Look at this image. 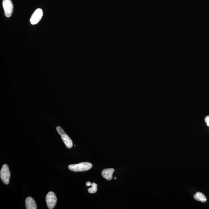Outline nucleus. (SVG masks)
Masks as SVG:
<instances>
[{"instance_id":"4","label":"nucleus","mask_w":209,"mask_h":209,"mask_svg":"<svg viewBox=\"0 0 209 209\" xmlns=\"http://www.w3.org/2000/svg\"><path fill=\"white\" fill-rule=\"evenodd\" d=\"M2 6L6 17H9L12 16L13 10V5L11 0H3Z\"/></svg>"},{"instance_id":"12","label":"nucleus","mask_w":209,"mask_h":209,"mask_svg":"<svg viewBox=\"0 0 209 209\" xmlns=\"http://www.w3.org/2000/svg\"><path fill=\"white\" fill-rule=\"evenodd\" d=\"M205 121L207 125L209 127V116H207L205 118Z\"/></svg>"},{"instance_id":"2","label":"nucleus","mask_w":209,"mask_h":209,"mask_svg":"<svg viewBox=\"0 0 209 209\" xmlns=\"http://www.w3.org/2000/svg\"><path fill=\"white\" fill-rule=\"evenodd\" d=\"M10 176L11 173L8 166L6 164H4L0 172V177L2 181L5 184H9Z\"/></svg>"},{"instance_id":"3","label":"nucleus","mask_w":209,"mask_h":209,"mask_svg":"<svg viewBox=\"0 0 209 209\" xmlns=\"http://www.w3.org/2000/svg\"><path fill=\"white\" fill-rule=\"evenodd\" d=\"M46 202L49 209H54L57 202V198L55 193L52 191L49 192L46 196Z\"/></svg>"},{"instance_id":"6","label":"nucleus","mask_w":209,"mask_h":209,"mask_svg":"<svg viewBox=\"0 0 209 209\" xmlns=\"http://www.w3.org/2000/svg\"><path fill=\"white\" fill-rule=\"evenodd\" d=\"M115 171L114 169H107L103 170L102 172V175L105 179L111 181L112 178L113 173Z\"/></svg>"},{"instance_id":"11","label":"nucleus","mask_w":209,"mask_h":209,"mask_svg":"<svg viewBox=\"0 0 209 209\" xmlns=\"http://www.w3.org/2000/svg\"><path fill=\"white\" fill-rule=\"evenodd\" d=\"M56 129L57 132H58L59 134L60 135H64V134H66L63 129L59 126L57 127Z\"/></svg>"},{"instance_id":"14","label":"nucleus","mask_w":209,"mask_h":209,"mask_svg":"<svg viewBox=\"0 0 209 209\" xmlns=\"http://www.w3.org/2000/svg\"><path fill=\"white\" fill-rule=\"evenodd\" d=\"M116 178H116V177H115V178H114V179L116 180Z\"/></svg>"},{"instance_id":"9","label":"nucleus","mask_w":209,"mask_h":209,"mask_svg":"<svg viewBox=\"0 0 209 209\" xmlns=\"http://www.w3.org/2000/svg\"><path fill=\"white\" fill-rule=\"evenodd\" d=\"M194 198L196 200L203 202H206L207 200V197L205 194L199 192H196L194 194Z\"/></svg>"},{"instance_id":"10","label":"nucleus","mask_w":209,"mask_h":209,"mask_svg":"<svg viewBox=\"0 0 209 209\" xmlns=\"http://www.w3.org/2000/svg\"><path fill=\"white\" fill-rule=\"evenodd\" d=\"M91 186L92 188L88 190V192L91 194L95 193L97 191V185L95 183H93Z\"/></svg>"},{"instance_id":"13","label":"nucleus","mask_w":209,"mask_h":209,"mask_svg":"<svg viewBox=\"0 0 209 209\" xmlns=\"http://www.w3.org/2000/svg\"><path fill=\"white\" fill-rule=\"evenodd\" d=\"M92 185V183H90V182H87L86 183V185H87V186H91Z\"/></svg>"},{"instance_id":"1","label":"nucleus","mask_w":209,"mask_h":209,"mask_svg":"<svg viewBox=\"0 0 209 209\" xmlns=\"http://www.w3.org/2000/svg\"><path fill=\"white\" fill-rule=\"evenodd\" d=\"M93 166L92 164L89 162H82L77 164H73L69 166V169L73 171L83 172L90 170Z\"/></svg>"},{"instance_id":"5","label":"nucleus","mask_w":209,"mask_h":209,"mask_svg":"<svg viewBox=\"0 0 209 209\" xmlns=\"http://www.w3.org/2000/svg\"><path fill=\"white\" fill-rule=\"evenodd\" d=\"M43 12L42 9H37L35 11L30 18V21L31 24H36L40 21L43 17Z\"/></svg>"},{"instance_id":"8","label":"nucleus","mask_w":209,"mask_h":209,"mask_svg":"<svg viewBox=\"0 0 209 209\" xmlns=\"http://www.w3.org/2000/svg\"><path fill=\"white\" fill-rule=\"evenodd\" d=\"M62 139L63 140L65 146L68 148H71L73 146V143L71 139L66 134L61 135Z\"/></svg>"},{"instance_id":"7","label":"nucleus","mask_w":209,"mask_h":209,"mask_svg":"<svg viewBox=\"0 0 209 209\" xmlns=\"http://www.w3.org/2000/svg\"><path fill=\"white\" fill-rule=\"evenodd\" d=\"M25 205L27 209H36L37 206L34 199L31 197L27 198L25 201Z\"/></svg>"}]
</instances>
